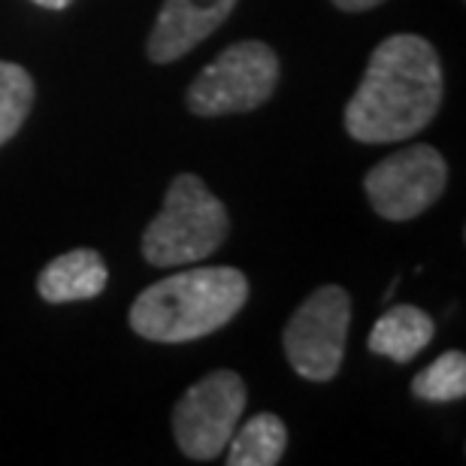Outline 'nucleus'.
I'll list each match as a JSON object with an SVG mask.
<instances>
[{
    "label": "nucleus",
    "instance_id": "1",
    "mask_svg": "<svg viewBox=\"0 0 466 466\" xmlns=\"http://www.w3.org/2000/svg\"><path fill=\"white\" fill-rule=\"evenodd\" d=\"M442 64L424 36L394 34L370 55L346 106V130L367 146L400 143L431 125L442 104Z\"/></svg>",
    "mask_w": 466,
    "mask_h": 466
},
{
    "label": "nucleus",
    "instance_id": "2",
    "mask_svg": "<svg viewBox=\"0 0 466 466\" xmlns=\"http://www.w3.org/2000/svg\"><path fill=\"white\" fill-rule=\"evenodd\" d=\"M248 279L233 267H194L148 285L130 306V328L152 342H191L237 319Z\"/></svg>",
    "mask_w": 466,
    "mask_h": 466
},
{
    "label": "nucleus",
    "instance_id": "3",
    "mask_svg": "<svg viewBox=\"0 0 466 466\" xmlns=\"http://www.w3.org/2000/svg\"><path fill=\"white\" fill-rule=\"evenodd\" d=\"M230 233L228 207L194 173L176 176L164 209L143 233V258L152 267H188L212 258Z\"/></svg>",
    "mask_w": 466,
    "mask_h": 466
},
{
    "label": "nucleus",
    "instance_id": "4",
    "mask_svg": "<svg viewBox=\"0 0 466 466\" xmlns=\"http://www.w3.org/2000/svg\"><path fill=\"white\" fill-rule=\"evenodd\" d=\"M279 86V55L260 40L228 46L188 86L185 104L194 116H233L264 106Z\"/></svg>",
    "mask_w": 466,
    "mask_h": 466
},
{
    "label": "nucleus",
    "instance_id": "5",
    "mask_svg": "<svg viewBox=\"0 0 466 466\" xmlns=\"http://www.w3.org/2000/svg\"><path fill=\"white\" fill-rule=\"evenodd\" d=\"M351 324V297L346 288L324 285L303 300L285 324L282 346L297 376L330 381L342 367Z\"/></svg>",
    "mask_w": 466,
    "mask_h": 466
},
{
    "label": "nucleus",
    "instance_id": "6",
    "mask_svg": "<svg viewBox=\"0 0 466 466\" xmlns=\"http://www.w3.org/2000/svg\"><path fill=\"white\" fill-rule=\"evenodd\" d=\"M246 409V381L233 370H216L191 385L173 409L176 445L191 461L225 454Z\"/></svg>",
    "mask_w": 466,
    "mask_h": 466
},
{
    "label": "nucleus",
    "instance_id": "7",
    "mask_svg": "<svg viewBox=\"0 0 466 466\" xmlns=\"http://www.w3.org/2000/svg\"><path fill=\"white\" fill-rule=\"evenodd\" d=\"M449 164L433 146H409L379 161L363 179L372 209L388 221L418 218L442 198Z\"/></svg>",
    "mask_w": 466,
    "mask_h": 466
},
{
    "label": "nucleus",
    "instance_id": "8",
    "mask_svg": "<svg viewBox=\"0 0 466 466\" xmlns=\"http://www.w3.org/2000/svg\"><path fill=\"white\" fill-rule=\"evenodd\" d=\"M237 0H164L148 34V58L173 64L218 31Z\"/></svg>",
    "mask_w": 466,
    "mask_h": 466
},
{
    "label": "nucleus",
    "instance_id": "9",
    "mask_svg": "<svg viewBox=\"0 0 466 466\" xmlns=\"http://www.w3.org/2000/svg\"><path fill=\"white\" fill-rule=\"evenodd\" d=\"M109 269L106 260L95 248H73L58 255L36 279V294L46 303H79L95 300L106 291Z\"/></svg>",
    "mask_w": 466,
    "mask_h": 466
},
{
    "label": "nucleus",
    "instance_id": "10",
    "mask_svg": "<svg viewBox=\"0 0 466 466\" xmlns=\"http://www.w3.org/2000/svg\"><path fill=\"white\" fill-rule=\"evenodd\" d=\"M433 342V319L418 306H394L372 324L367 346L372 354L409 363Z\"/></svg>",
    "mask_w": 466,
    "mask_h": 466
},
{
    "label": "nucleus",
    "instance_id": "11",
    "mask_svg": "<svg viewBox=\"0 0 466 466\" xmlns=\"http://www.w3.org/2000/svg\"><path fill=\"white\" fill-rule=\"evenodd\" d=\"M285 421L273 412H260L233 431L225 451L230 466H276L285 458Z\"/></svg>",
    "mask_w": 466,
    "mask_h": 466
},
{
    "label": "nucleus",
    "instance_id": "12",
    "mask_svg": "<svg viewBox=\"0 0 466 466\" xmlns=\"http://www.w3.org/2000/svg\"><path fill=\"white\" fill-rule=\"evenodd\" d=\"M412 394L427 403H454L466 397V354L445 351L412 379Z\"/></svg>",
    "mask_w": 466,
    "mask_h": 466
},
{
    "label": "nucleus",
    "instance_id": "13",
    "mask_svg": "<svg viewBox=\"0 0 466 466\" xmlns=\"http://www.w3.org/2000/svg\"><path fill=\"white\" fill-rule=\"evenodd\" d=\"M34 106V79L18 64L0 61V146L18 134Z\"/></svg>",
    "mask_w": 466,
    "mask_h": 466
},
{
    "label": "nucleus",
    "instance_id": "14",
    "mask_svg": "<svg viewBox=\"0 0 466 466\" xmlns=\"http://www.w3.org/2000/svg\"><path fill=\"white\" fill-rule=\"evenodd\" d=\"M379 4H385V0H333V6L342 9V13H367Z\"/></svg>",
    "mask_w": 466,
    "mask_h": 466
},
{
    "label": "nucleus",
    "instance_id": "15",
    "mask_svg": "<svg viewBox=\"0 0 466 466\" xmlns=\"http://www.w3.org/2000/svg\"><path fill=\"white\" fill-rule=\"evenodd\" d=\"M31 4L43 6V9H67L73 0H31Z\"/></svg>",
    "mask_w": 466,
    "mask_h": 466
}]
</instances>
